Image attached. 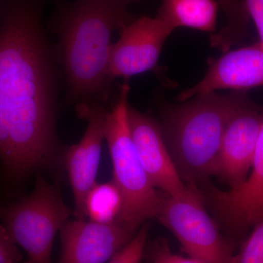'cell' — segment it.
I'll return each mask as SVG.
<instances>
[{
    "mask_svg": "<svg viewBox=\"0 0 263 263\" xmlns=\"http://www.w3.org/2000/svg\"><path fill=\"white\" fill-rule=\"evenodd\" d=\"M157 218L191 258L202 263L230 262L231 247L205 211L200 190L192 189L177 198L164 194Z\"/></svg>",
    "mask_w": 263,
    "mask_h": 263,
    "instance_id": "6",
    "label": "cell"
},
{
    "mask_svg": "<svg viewBox=\"0 0 263 263\" xmlns=\"http://www.w3.org/2000/svg\"><path fill=\"white\" fill-rule=\"evenodd\" d=\"M51 58L37 7L12 0L0 20V186L10 197L33 174L64 161Z\"/></svg>",
    "mask_w": 263,
    "mask_h": 263,
    "instance_id": "1",
    "label": "cell"
},
{
    "mask_svg": "<svg viewBox=\"0 0 263 263\" xmlns=\"http://www.w3.org/2000/svg\"><path fill=\"white\" fill-rule=\"evenodd\" d=\"M219 7L216 0H162L157 16L174 29L188 27L213 34Z\"/></svg>",
    "mask_w": 263,
    "mask_h": 263,
    "instance_id": "14",
    "label": "cell"
},
{
    "mask_svg": "<svg viewBox=\"0 0 263 263\" xmlns=\"http://www.w3.org/2000/svg\"><path fill=\"white\" fill-rule=\"evenodd\" d=\"M129 131L137 154L156 189L172 197H183L191 191L180 177L164 143L160 123L129 106Z\"/></svg>",
    "mask_w": 263,
    "mask_h": 263,
    "instance_id": "10",
    "label": "cell"
},
{
    "mask_svg": "<svg viewBox=\"0 0 263 263\" xmlns=\"http://www.w3.org/2000/svg\"><path fill=\"white\" fill-rule=\"evenodd\" d=\"M79 117L87 121L84 136L64 154V162L74 197L76 219H86L85 200L96 183L104 129L108 111L99 103L77 106Z\"/></svg>",
    "mask_w": 263,
    "mask_h": 263,
    "instance_id": "8",
    "label": "cell"
},
{
    "mask_svg": "<svg viewBox=\"0 0 263 263\" xmlns=\"http://www.w3.org/2000/svg\"><path fill=\"white\" fill-rule=\"evenodd\" d=\"M148 235V226L143 224L130 241L108 263H141Z\"/></svg>",
    "mask_w": 263,
    "mask_h": 263,
    "instance_id": "18",
    "label": "cell"
},
{
    "mask_svg": "<svg viewBox=\"0 0 263 263\" xmlns=\"http://www.w3.org/2000/svg\"><path fill=\"white\" fill-rule=\"evenodd\" d=\"M230 263H263V218L252 228L239 252L232 256Z\"/></svg>",
    "mask_w": 263,
    "mask_h": 263,
    "instance_id": "17",
    "label": "cell"
},
{
    "mask_svg": "<svg viewBox=\"0 0 263 263\" xmlns=\"http://www.w3.org/2000/svg\"><path fill=\"white\" fill-rule=\"evenodd\" d=\"M134 0H78L59 29L60 54L66 81L78 105L98 103L112 79L109 56L112 34L130 23Z\"/></svg>",
    "mask_w": 263,
    "mask_h": 263,
    "instance_id": "2",
    "label": "cell"
},
{
    "mask_svg": "<svg viewBox=\"0 0 263 263\" xmlns=\"http://www.w3.org/2000/svg\"><path fill=\"white\" fill-rule=\"evenodd\" d=\"M23 255L7 231L0 224V263H20Z\"/></svg>",
    "mask_w": 263,
    "mask_h": 263,
    "instance_id": "20",
    "label": "cell"
},
{
    "mask_svg": "<svg viewBox=\"0 0 263 263\" xmlns=\"http://www.w3.org/2000/svg\"><path fill=\"white\" fill-rule=\"evenodd\" d=\"M222 8L227 18L224 28L211 34L212 47L222 52L229 51L231 46L241 44L248 37L250 16L245 0H216Z\"/></svg>",
    "mask_w": 263,
    "mask_h": 263,
    "instance_id": "15",
    "label": "cell"
},
{
    "mask_svg": "<svg viewBox=\"0 0 263 263\" xmlns=\"http://www.w3.org/2000/svg\"><path fill=\"white\" fill-rule=\"evenodd\" d=\"M253 102L245 91H213L164 105L160 125L164 143L188 187L199 190L214 175L227 126Z\"/></svg>",
    "mask_w": 263,
    "mask_h": 263,
    "instance_id": "3",
    "label": "cell"
},
{
    "mask_svg": "<svg viewBox=\"0 0 263 263\" xmlns=\"http://www.w3.org/2000/svg\"><path fill=\"white\" fill-rule=\"evenodd\" d=\"M24 263H27V262H24Z\"/></svg>",
    "mask_w": 263,
    "mask_h": 263,
    "instance_id": "22",
    "label": "cell"
},
{
    "mask_svg": "<svg viewBox=\"0 0 263 263\" xmlns=\"http://www.w3.org/2000/svg\"><path fill=\"white\" fill-rule=\"evenodd\" d=\"M207 196L226 228L243 235L263 218V124L247 179L224 191L207 186Z\"/></svg>",
    "mask_w": 263,
    "mask_h": 263,
    "instance_id": "11",
    "label": "cell"
},
{
    "mask_svg": "<svg viewBox=\"0 0 263 263\" xmlns=\"http://www.w3.org/2000/svg\"><path fill=\"white\" fill-rule=\"evenodd\" d=\"M122 209V195L114 180L95 183L85 200L86 217L100 224H110L117 221Z\"/></svg>",
    "mask_w": 263,
    "mask_h": 263,
    "instance_id": "16",
    "label": "cell"
},
{
    "mask_svg": "<svg viewBox=\"0 0 263 263\" xmlns=\"http://www.w3.org/2000/svg\"><path fill=\"white\" fill-rule=\"evenodd\" d=\"M62 250L57 263H105L113 258L136 233L119 220L100 224L67 220L60 230Z\"/></svg>",
    "mask_w": 263,
    "mask_h": 263,
    "instance_id": "9",
    "label": "cell"
},
{
    "mask_svg": "<svg viewBox=\"0 0 263 263\" xmlns=\"http://www.w3.org/2000/svg\"><path fill=\"white\" fill-rule=\"evenodd\" d=\"M150 252L152 263H202L191 257L186 258L174 254L163 238L155 240Z\"/></svg>",
    "mask_w": 263,
    "mask_h": 263,
    "instance_id": "19",
    "label": "cell"
},
{
    "mask_svg": "<svg viewBox=\"0 0 263 263\" xmlns=\"http://www.w3.org/2000/svg\"><path fill=\"white\" fill-rule=\"evenodd\" d=\"M263 86V47L257 43L226 52L209 62L203 79L181 91L176 102L186 101L195 95L220 89L245 91Z\"/></svg>",
    "mask_w": 263,
    "mask_h": 263,
    "instance_id": "13",
    "label": "cell"
},
{
    "mask_svg": "<svg viewBox=\"0 0 263 263\" xmlns=\"http://www.w3.org/2000/svg\"><path fill=\"white\" fill-rule=\"evenodd\" d=\"M129 93V86L124 84L115 107L107 115L104 136L113 163V180L122 197L118 220L137 233L148 219L157 217L163 195L151 183L132 139L128 123Z\"/></svg>",
    "mask_w": 263,
    "mask_h": 263,
    "instance_id": "4",
    "label": "cell"
},
{
    "mask_svg": "<svg viewBox=\"0 0 263 263\" xmlns=\"http://www.w3.org/2000/svg\"><path fill=\"white\" fill-rule=\"evenodd\" d=\"M262 124L263 109L253 102L235 114L227 126L214 175L229 189L247 179Z\"/></svg>",
    "mask_w": 263,
    "mask_h": 263,
    "instance_id": "12",
    "label": "cell"
},
{
    "mask_svg": "<svg viewBox=\"0 0 263 263\" xmlns=\"http://www.w3.org/2000/svg\"><path fill=\"white\" fill-rule=\"evenodd\" d=\"M36 175L29 195L0 199V222L12 239L25 250L27 263H52L51 252L57 232L69 219L70 209L57 183Z\"/></svg>",
    "mask_w": 263,
    "mask_h": 263,
    "instance_id": "5",
    "label": "cell"
},
{
    "mask_svg": "<svg viewBox=\"0 0 263 263\" xmlns=\"http://www.w3.org/2000/svg\"><path fill=\"white\" fill-rule=\"evenodd\" d=\"M250 18H252L263 47V0H245Z\"/></svg>",
    "mask_w": 263,
    "mask_h": 263,
    "instance_id": "21",
    "label": "cell"
},
{
    "mask_svg": "<svg viewBox=\"0 0 263 263\" xmlns=\"http://www.w3.org/2000/svg\"><path fill=\"white\" fill-rule=\"evenodd\" d=\"M174 30L158 16L142 17L123 27L120 38L110 48V79H128L153 69Z\"/></svg>",
    "mask_w": 263,
    "mask_h": 263,
    "instance_id": "7",
    "label": "cell"
}]
</instances>
